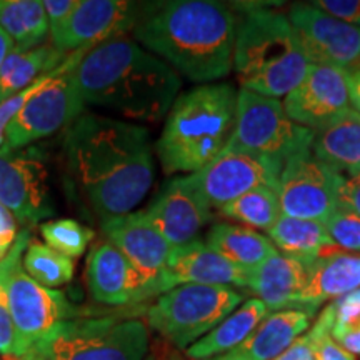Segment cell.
Here are the masks:
<instances>
[{"instance_id":"obj_1","label":"cell","mask_w":360,"mask_h":360,"mask_svg":"<svg viewBox=\"0 0 360 360\" xmlns=\"http://www.w3.org/2000/svg\"><path fill=\"white\" fill-rule=\"evenodd\" d=\"M65 154L79 191L102 220L134 212L154 182L150 137L132 122L84 112L65 130Z\"/></svg>"},{"instance_id":"obj_2","label":"cell","mask_w":360,"mask_h":360,"mask_svg":"<svg viewBox=\"0 0 360 360\" xmlns=\"http://www.w3.org/2000/svg\"><path fill=\"white\" fill-rule=\"evenodd\" d=\"M236 34V11L214 0L154 2L134 30L147 52L202 85L231 74Z\"/></svg>"},{"instance_id":"obj_3","label":"cell","mask_w":360,"mask_h":360,"mask_svg":"<svg viewBox=\"0 0 360 360\" xmlns=\"http://www.w3.org/2000/svg\"><path fill=\"white\" fill-rule=\"evenodd\" d=\"M75 79L85 105L147 124L167 117L182 85L172 67L129 37L85 52L75 65Z\"/></svg>"},{"instance_id":"obj_4","label":"cell","mask_w":360,"mask_h":360,"mask_svg":"<svg viewBox=\"0 0 360 360\" xmlns=\"http://www.w3.org/2000/svg\"><path fill=\"white\" fill-rule=\"evenodd\" d=\"M237 19L233 70L242 89L259 96H289L309 70V58L289 17L259 4H232Z\"/></svg>"},{"instance_id":"obj_5","label":"cell","mask_w":360,"mask_h":360,"mask_svg":"<svg viewBox=\"0 0 360 360\" xmlns=\"http://www.w3.org/2000/svg\"><path fill=\"white\" fill-rule=\"evenodd\" d=\"M237 94L231 84H205L175 98L157 142L165 174H195L222 154L236 127Z\"/></svg>"},{"instance_id":"obj_6","label":"cell","mask_w":360,"mask_h":360,"mask_svg":"<svg viewBox=\"0 0 360 360\" xmlns=\"http://www.w3.org/2000/svg\"><path fill=\"white\" fill-rule=\"evenodd\" d=\"M32 349L47 360H146L148 328L139 319L77 317L58 323Z\"/></svg>"},{"instance_id":"obj_7","label":"cell","mask_w":360,"mask_h":360,"mask_svg":"<svg viewBox=\"0 0 360 360\" xmlns=\"http://www.w3.org/2000/svg\"><path fill=\"white\" fill-rule=\"evenodd\" d=\"M244 300L231 287H210L186 283L157 297L147 309V323L167 344L180 350L214 330Z\"/></svg>"},{"instance_id":"obj_8","label":"cell","mask_w":360,"mask_h":360,"mask_svg":"<svg viewBox=\"0 0 360 360\" xmlns=\"http://www.w3.org/2000/svg\"><path fill=\"white\" fill-rule=\"evenodd\" d=\"M314 130L295 124L283 103L240 89L237 94L236 127L225 150L242 152L285 165L310 152Z\"/></svg>"},{"instance_id":"obj_9","label":"cell","mask_w":360,"mask_h":360,"mask_svg":"<svg viewBox=\"0 0 360 360\" xmlns=\"http://www.w3.org/2000/svg\"><path fill=\"white\" fill-rule=\"evenodd\" d=\"M87 51L69 53L56 74L34 94L6 132L7 152H17L35 141L69 127L84 114L75 65Z\"/></svg>"},{"instance_id":"obj_10","label":"cell","mask_w":360,"mask_h":360,"mask_svg":"<svg viewBox=\"0 0 360 360\" xmlns=\"http://www.w3.org/2000/svg\"><path fill=\"white\" fill-rule=\"evenodd\" d=\"M102 232L139 274L143 300L165 294V272L174 247L157 231L146 210L102 220Z\"/></svg>"},{"instance_id":"obj_11","label":"cell","mask_w":360,"mask_h":360,"mask_svg":"<svg viewBox=\"0 0 360 360\" xmlns=\"http://www.w3.org/2000/svg\"><path fill=\"white\" fill-rule=\"evenodd\" d=\"M152 7L154 2L79 0L65 25L51 34L52 44L64 53L90 51L134 32Z\"/></svg>"},{"instance_id":"obj_12","label":"cell","mask_w":360,"mask_h":360,"mask_svg":"<svg viewBox=\"0 0 360 360\" xmlns=\"http://www.w3.org/2000/svg\"><path fill=\"white\" fill-rule=\"evenodd\" d=\"M7 304L17 334L27 350L32 349L58 323L80 317L64 292L47 289L27 276L22 269V260L8 274Z\"/></svg>"},{"instance_id":"obj_13","label":"cell","mask_w":360,"mask_h":360,"mask_svg":"<svg viewBox=\"0 0 360 360\" xmlns=\"http://www.w3.org/2000/svg\"><path fill=\"white\" fill-rule=\"evenodd\" d=\"M337 172L307 152L283 165L277 197L285 217L326 222L337 209Z\"/></svg>"},{"instance_id":"obj_14","label":"cell","mask_w":360,"mask_h":360,"mask_svg":"<svg viewBox=\"0 0 360 360\" xmlns=\"http://www.w3.org/2000/svg\"><path fill=\"white\" fill-rule=\"evenodd\" d=\"M305 57L319 65H330L344 72L360 69V29L327 15L305 4L289 8Z\"/></svg>"},{"instance_id":"obj_15","label":"cell","mask_w":360,"mask_h":360,"mask_svg":"<svg viewBox=\"0 0 360 360\" xmlns=\"http://www.w3.org/2000/svg\"><path fill=\"white\" fill-rule=\"evenodd\" d=\"M282 169L283 165L276 160L224 150L199 172L191 174V179L209 205L220 209L254 188L277 191Z\"/></svg>"},{"instance_id":"obj_16","label":"cell","mask_w":360,"mask_h":360,"mask_svg":"<svg viewBox=\"0 0 360 360\" xmlns=\"http://www.w3.org/2000/svg\"><path fill=\"white\" fill-rule=\"evenodd\" d=\"M347 72L310 64L302 82L283 101V110L295 124L319 130L350 109Z\"/></svg>"},{"instance_id":"obj_17","label":"cell","mask_w":360,"mask_h":360,"mask_svg":"<svg viewBox=\"0 0 360 360\" xmlns=\"http://www.w3.org/2000/svg\"><path fill=\"white\" fill-rule=\"evenodd\" d=\"M0 204L24 225H35L52 217L47 170L37 155L0 152Z\"/></svg>"},{"instance_id":"obj_18","label":"cell","mask_w":360,"mask_h":360,"mask_svg":"<svg viewBox=\"0 0 360 360\" xmlns=\"http://www.w3.org/2000/svg\"><path fill=\"white\" fill-rule=\"evenodd\" d=\"M146 212L172 247L191 244L212 219V207L193 186L191 175L169 180Z\"/></svg>"},{"instance_id":"obj_19","label":"cell","mask_w":360,"mask_h":360,"mask_svg":"<svg viewBox=\"0 0 360 360\" xmlns=\"http://www.w3.org/2000/svg\"><path fill=\"white\" fill-rule=\"evenodd\" d=\"M85 281L90 295L98 304L120 307L143 302L141 277L122 252L107 238L98 240L90 250Z\"/></svg>"},{"instance_id":"obj_20","label":"cell","mask_w":360,"mask_h":360,"mask_svg":"<svg viewBox=\"0 0 360 360\" xmlns=\"http://www.w3.org/2000/svg\"><path fill=\"white\" fill-rule=\"evenodd\" d=\"M186 283L247 289L249 270L237 267L205 242L195 238L187 245L174 247L165 272V292Z\"/></svg>"},{"instance_id":"obj_21","label":"cell","mask_w":360,"mask_h":360,"mask_svg":"<svg viewBox=\"0 0 360 360\" xmlns=\"http://www.w3.org/2000/svg\"><path fill=\"white\" fill-rule=\"evenodd\" d=\"M314 312L305 309H283L269 314L255 330L232 349L231 352L214 357L217 360H274L285 352L297 337L310 326Z\"/></svg>"},{"instance_id":"obj_22","label":"cell","mask_w":360,"mask_h":360,"mask_svg":"<svg viewBox=\"0 0 360 360\" xmlns=\"http://www.w3.org/2000/svg\"><path fill=\"white\" fill-rule=\"evenodd\" d=\"M309 267L281 252L274 254L259 267L249 272L247 290L254 292L255 299L262 300L265 307L274 310L297 309L299 297L307 283Z\"/></svg>"},{"instance_id":"obj_23","label":"cell","mask_w":360,"mask_h":360,"mask_svg":"<svg viewBox=\"0 0 360 360\" xmlns=\"http://www.w3.org/2000/svg\"><path fill=\"white\" fill-rule=\"evenodd\" d=\"M360 289V254H330L309 267L297 309L317 312L321 304Z\"/></svg>"},{"instance_id":"obj_24","label":"cell","mask_w":360,"mask_h":360,"mask_svg":"<svg viewBox=\"0 0 360 360\" xmlns=\"http://www.w3.org/2000/svg\"><path fill=\"white\" fill-rule=\"evenodd\" d=\"M310 154L335 172H360V114L347 109L315 130Z\"/></svg>"},{"instance_id":"obj_25","label":"cell","mask_w":360,"mask_h":360,"mask_svg":"<svg viewBox=\"0 0 360 360\" xmlns=\"http://www.w3.org/2000/svg\"><path fill=\"white\" fill-rule=\"evenodd\" d=\"M267 307L262 300L249 299L240 307L233 310L227 319H224L214 330L197 340L186 350L191 360H210L219 355L231 352L240 345L255 327L267 317Z\"/></svg>"},{"instance_id":"obj_26","label":"cell","mask_w":360,"mask_h":360,"mask_svg":"<svg viewBox=\"0 0 360 360\" xmlns=\"http://www.w3.org/2000/svg\"><path fill=\"white\" fill-rule=\"evenodd\" d=\"M267 232L281 254L300 260L307 267L326 255L335 254V244L322 222L281 215Z\"/></svg>"},{"instance_id":"obj_27","label":"cell","mask_w":360,"mask_h":360,"mask_svg":"<svg viewBox=\"0 0 360 360\" xmlns=\"http://www.w3.org/2000/svg\"><path fill=\"white\" fill-rule=\"evenodd\" d=\"M67 57L69 53L58 51L53 44H42L32 51L13 47L0 67V103L56 70Z\"/></svg>"},{"instance_id":"obj_28","label":"cell","mask_w":360,"mask_h":360,"mask_svg":"<svg viewBox=\"0 0 360 360\" xmlns=\"http://www.w3.org/2000/svg\"><path fill=\"white\" fill-rule=\"evenodd\" d=\"M205 244L237 267L249 272L278 252L269 237L244 225L227 222L214 224L207 233Z\"/></svg>"},{"instance_id":"obj_29","label":"cell","mask_w":360,"mask_h":360,"mask_svg":"<svg viewBox=\"0 0 360 360\" xmlns=\"http://www.w3.org/2000/svg\"><path fill=\"white\" fill-rule=\"evenodd\" d=\"M0 27L11 37L13 47L24 51L45 44L51 34L40 0H0Z\"/></svg>"},{"instance_id":"obj_30","label":"cell","mask_w":360,"mask_h":360,"mask_svg":"<svg viewBox=\"0 0 360 360\" xmlns=\"http://www.w3.org/2000/svg\"><path fill=\"white\" fill-rule=\"evenodd\" d=\"M30 240H32V236H30V229L27 227L19 233L15 244L12 245L6 257L0 260V357L2 360L17 359L27 352L19 334H17V328L13 326L11 310H8L7 278L13 265L24 259Z\"/></svg>"},{"instance_id":"obj_31","label":"cell","mask_w":360,"mask_h":360,"mask_svg":"<svg viewBox=\"0 0 360 360\" xmlns=\"http://www.w3.org/2000/svg\"><path fill=\"white\" fill-rule=\"evenodd\" d=\"M222 217L249 225V229L269 231L281 217V205L276 188L259 187L244 193L238 199L220 207Z\"/></svg>"},{"instance_id":"obj_32","label":"cell","mask_w":360,"mask_h":360,"mask_svg":"<svg viewBox=\"0 0 360 360\" xmlns=\"http://www.w3.org/2000/svg\"><path fill=\"white\" fill-rule=\"evenodd\" d=\"M22 269L30 278L47 289L65 285L74 278V260L58 254L44 242L30 240L22 259Z\"/></svg>"},{"instance_id":"obj_33","label":"cell","mask_w":360,"mask_h":360,"mask_svg":"<svg viewBox=\"0 0 360 360\" xmlns=\"http://www.w3.org/2000/svg\"><path fill=\"white\" fill-rule=\"evenodd\" d=\"M39 229L45 244L72 260L79 259L96 237L92 229L74 219L47 220Z\"/></svg>"},{"instance_id":"obj_34","label":"cell","mask_w":360,"mask_h":360,"mask_svg":"<svg viewBox=\"0 0 360 360\" xmlns=\"http://www.w3.org/2000/svg\"><path fill=\"white\" fill-rule=\"evenodd\" d=\"M323 225H326L328 236H330L335 245H339L344 250L360 252L359 215L350 212V210L342 209V207H337L330 217L323 222Z\"/></svg>"},{"instance_id":"obj_35","label":"cell","mask_w":360,"mask_h":360,"mask_svg":"<svg viewBox=\"0 0 360 360\" xmlns=\"http://www.w3.org/2000/svg\"><path fill=\"white\" fill-rule=\"evenodd\" d=\"M337 207L350 210L360 217V172H337Z\"/></svg>"},{"instance_id":"obj_36","label":"cell","mask_w":360,"mask_h":360,"mask_svg":"<svg viewBox=\"0 0 360 360\" xmlns=\"http://www.w3.org/2000/svg\"><path fill=\"white\" fill-rule=\"evenodd\" d=\"M310 6L360 29V0H315Z\"/></svg>"},{"instance_id":"obj_37","label":"cell","mask_w":360,"mask_h":360,"mask_svg":"<svg viewBox=\"0 0 360 360\" xmlns=\"http://www.w3.org/2000/svg\"><path fill=\"white\" fill-rule=\"evenodd\" d=\"M309 337L314 345L315 360H355L354 355L347 352L344 347H340L327 332L315 330L312 327L309 332Z\"/></svg>"},{"instance_id":"obj_38","label":"cell","mask_w":360,"mask_h":360,"mask_svg":"<svg viewBox=\"0 0 360 360\" xmlns=\"http://www.w3.org/2000/svg\"><path fill=\"white\" fill-rule=\"evenodd\" d=\"M77 2L79 0H45L44 8L51 34H56L65 25L74 8L77 7Z\"/></svg>"},{"instance_id":"obj_39","label":"cell","mask_w":360,"mask_h":360,"mask_svg":"<svg viewBox=\"0 0 360 360\" xmlns=\"http://www.w3.org/2000/svg\"><path fill=\"white\" fill-rule=\"evenodd\" d=\"M19 233V222H17L15 215L6 205L0 204V247H2L4 254H8Z\"/></svg>"},{"instance_id":"obj_40","label":"cell","mask_w":360,"mask_h":360,"mask_svg":"<svg viewBox=\"0 0 360 360\" xmlns=\"http://www.w3.org/2000/svg\"><path fill=\"white\" fill-rule=\"evenodd\" d=\"M274 360H315L314 345L309 334L299 337L285 352H282Z\"/></svg>"},{"instance_id":"obj_41","label":"cell","mask_w":360,"mask_h":360,"mask_svg":"<svg viewBox=\"0 0 360 360\" xmlns=\"http://www.w3.org/2000/svg\"><path fill=\"white\" fill-rule=\"evenodd\" d=\"M340 347H344L352 355H360V322H355L352 326L339 332L332 337Z\"/></svg>"},{"instance_id":"obj_42","label":"cell","mask_w":360,"mask_h":360,"mask_svg":"<svg viewBox=\"0 0 360 360\" xmlns=\"http://www.w3.org/2000/svg\"><path fill=\"white\" fill-rule=\"evenodd\" d=\"M347 85H349V98L350 102H352L354 110L360 114V69L349 72Z\"/></svg>"},{"instance_id":"obj_43","label":"cell","mask_w":360,"mask_h":360,"mask_svg":"<svg viewBox=\"0 0 360 360\" xmlns=\"http://www.w3.org/2000/svg\"><path fill=\"white\" fill-rule=\"evenodd\" d=\"M13 49V42L11 40V37L4 32L2 27H0V67H2L4 60H6L8 52H11Z\"/></svg>"},{"instance_id":"obj_44","label":"cell","mask_w":360,"mask_h":360,"mask_svg":"<svg viewBox=\"0 0 360 360\" xmlns=\"http://www.w3.org/2000/svg\"><path fill=\"white\" fill-rule=\"evenodd\" d=\"M154 354L159 357V360H186L182 355L172 352L169 347H160V344H155Z\"/></svg>"},{"instance_id":"obj_45","label":"cell","mask_w":360,"mask_h":360,"mask_svg":"<svg viewBox=\"0 0 360 360\" xmlns=\"http://www.w3.org/2000/svg\"><path fill=\"white\" fill-rule=\"evenodd\" d=\"M12 360H47V359H45L40 352H37L35 349H30V350H27L24 355H20V357L12 359Z\"/></svg>"},{"instance_id":"obj_46","label":"cell","mask_w":360,"mask_h":360,"mask_svg":"<svg viewBox=\"0 0 360 360\" xmlns=\"http://www.w3.org/2000/svg\"><path fill=\"white\" fill-rule=\"evenodd\" d=\"M146 360H159V357H157V355L152 352V354H148L147 357H146Z\"/></svg>"},{"instance_id":"obj_47","label":"cell","mask_w":360,"mask_h":360,"mask_svg":"<svg viewBox=\"0 0 360 360\" xmlns=\"http://www.w3.org/2000/svg\"><path fill=\"white\" fill-rule=\"evenodd\" d=\"M4 257H6V254H4V250H2V247H0V260H2Z\"/></svg>"},{"instance_id":"obj_48","label":"cell","mask_w":360,"mask_h":360,"mask_svg":"<svg viewBox=\"0 0 360 360\" xmlns=\"http://www.w3.org/2000/svg\"><path fill=\"white\" fill-rule=\"evenodd\" d=\"M210 360H217V359H210Z\"/></svg>"}]
</instances>
